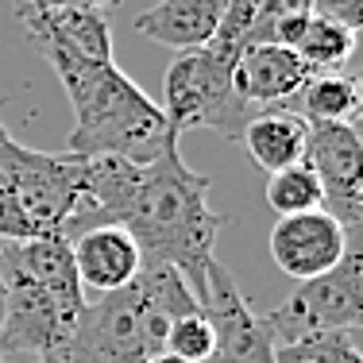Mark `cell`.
Wrapping results in <instances>:
<instances>
[{
	"instance_id": "1",
	"label": "cell",
	"mask_w": 363,
	"mask_h": 363,
	"mask_svg": "<svg viewBox=\"0 0 363 363\" xmlns=\"http://www.w3.org/2000/svg\"><path fill=\"white\" fill-rule=\"evenodd\" d=\"M28 43L50 62L66 97L74 105V155H120L132 162H151L162 147L178 143L167 116L116 62L85 58L70 50L43 23L39 8H20Z\"/></svg>"
},
{
	"instance_id": "2",
	"label": "cell",
	"mask_w": 363,
	"mask_h": 363,
	"mask_svg": "<svg viewBox=\"0 0 363 363\" xmlns=\"http://www.w3.org/2000/svg\"><path fill=\"white\" fill-rule=\"evenodd\" d=\"M116 228L135 240L143 267L178 271L201 306L205 271L213 263L224 217L209 209V178L186 167L178 143L162 147L151 162H143L140 189Z\"/></svg>"
},
{
	"instance_id": "3",
	"label": "cell",
	"mask_w": 363,
	"mask_h": 363,
	"mask_svg": "<svg viewBox=\"0 0 363 363\" xmlns=\"http://www.w3.org/2000/svg\"><path fill=\"white\" fill-rule=\"evenodd\" d=\"M189 313H201V306L186 279L170 267H143L124 290L85 301L74 336L55 356L62 363H143L162 352L167 328Z\"/></svg>"
},
{
	"instance_id": "4",
	"label": "cell",
	"mask_w": 363,
	"mask_h": 363,
	"mask_svg": "<svg viewBox=\"0 0 363 363\" xmlns=\"http://www.w3.org/2000/svg\"><path fill=\"white\" fill-rule=\"evenodd\" d=\"M232 66H236V55L217 43H205L197 50H178V58L167 70V82H162L159 105L174 140L186 128H213L224 140H240V128L247 124L255 108L236 97Z\"/></svg>"
},
{
	"instance_id": "5",
	"label": "cell",
	"mask_w": 363,
	"mask_h": 363,
	"mask_svg": "<svg viewBox=\"0 0 363 363\" xmlns=\"http://www.w3.org/2000/svg\"><path fill=\"white\" fill-rule=\"evenodd\" d=\"M4 274V313H0V359L4 363H43L66 348L85 313V294H62L31 279L23 267L0 252Z\"/></svg>"
},
{
	"instance_id": "6",
	"label": "cell",
	"mask_w": 363,
	"mask_h": 363,
	"mask_svg": "<svg viewBox=\"0 0 363 363\" xmlns=\"http://www.w3.org/2000/svg\"><path fill=\"white\" fill-rule=\"evenodd\" d=\"M85 155L74 151H35L12 140L4 124H0V178L20 201V209L31 217L39 236H55L66 228L77 197L85 186Z\"/></svg>"
},
{
	"instance_id": "7",
	"label": "cell",
	"mask_w": 363,
	"mask_h": 363,
	"mask_svg": "<svg viewBox=\"0 0 363 363\" xmlns=\"http://www.w3.org/2000/svg\"><path fill=\"white\" fill-rule=\"evenodd\" d=\"M363 321V252L359 236L348 240V252L333 271L306 279L294 286L286 301L263 317L267 333L274 344H290L313 333H333V328H359Z\"/></svg>"
},
{
	"instance_id": "8",
	"label": "cell",
	"mask_w": 363,
	"mask_h": 363,
	"mask_svg": "<svg viewBox=\"0 0 363 363\" xmlns=\"http://www.w3.org/2000/svg\"><path fill=\"white\" fill-rule=\"evenodd\" d=\"M306 167L321 182L328 217L340 220L348 236L363 224V140L356 124H309Z\"/></svg>"
},
{
	"instance_id": "9",
	"label": "cell",
	"mask_w": 363,
	"mask_h": 363,
	"mask_svg": "<svg viewBox=\"0 0 363 363\" xmlns=\"http://www.w3.org/2000/svg\"><path fill=\"white\" fill-rule=\"evenodd\" d=\"M201 313L213 328V352L205 363H274V340L263 317L240 294L232 271L217 259L205 271Z\"/></svg>"
},
{
	"instance_id": "10",
	"label": "cell",
	"mask_w": 363,
	"mask_h": 363,
	"mask_svg": "<svg viewBox=\"0 0 363 363\" xmlns=\"http://www.w3.org/2000/svg\"><path fill=\"white\" fill-rule=\"evenodd\" d=\"M348 232L340 228V220L328 217L325 209L317 213H298V217H279L271 228V259L279 263L282 274L306 282L317 274L333 271L340 263V255L348 252Z\"/></svg>"
},
{
	"instance_id": "11",
	"label": "cell",
	"mask_w": 363,
	"mask_h": 363,
	"mask_svg": "<svg viewBox=\"0 0 363 363\" xmlns=\"http://www.w3.org/2000/svg\"><path fill=\"white\" fill-rule=\"evenodd\" d=\"M309 74L313 70L290 47H279V43H247L236 55V66H232V89L252 108L290 105L298 97V89L309 82Z\"/></svg>"
},
{
	"instance_id": "12",
	"label": "cell",
	"mask_w": 363,
	"mask_h": 363,
	"mask_svg": "<svg viewBox=\"0 0 363 363\" xmlns=\"http://www.w3.org/2000/svg\"><path fill=\"white\" fill-rule=\"evenodd\" d=\"M70 255H74V271L82 290L89 294H116L124 290L135 274L143 271V259L135 240L128 236L116 224H105V228H89L82 236L70 240Z\"/></svg>"
},
{
	"instance_id": "13",
	"label": "cell",
	"mask_w": 363,
	"mask_h": 363,
	"mask_svg": "<svg viewBox=\"0 0 363 363\" xmlns=\"http://www.w3.org/2000/svg\"><path fill=\"white\" fill-rule=\"evenodd\" d=\"M228 0H159L132 20L135 35H147L151 43L174 50H197L213 43Z\"/></svg>"
},
{
	"instance_id": "14",
	"label": "cell",
	"mask_w": 363,
	"mask_h": 363,
	"mask_svg": "<svg viewBox=\"0 0 363 363\" xmlns=\"http://www.w3.org/2000/svg\"><path fill=\"white\" fill-rule=\"evenodd\" d=\"M306 140H309L306 120L282 105H271V108H255L247 116V124L240 128L236 143H244L247 155H252L259 167L267 174H274V170L306 162Z\"/></svg>"
},
{
	"instance_id": "15",
	"label": "cell",
	"mask_w": 363,
	"mask_h": 363,
	"mask_svg": "<svg viewBox=\"0 0 363 363\" xmlns=\"http://www.w3.org/2000/svg\"><path fill=\"white\" fill-rule=\"evenodd\" d=\"M282 108L298 112L306 124H356L359 85H356V77H348L344 70L309 74V82L298 89V97Z\"/></svg>"
},
{
	"instance_id": "16",
	"label": "cell",
	"mask_w": 363,
	"mask_h": 363,
	"mask_svg": "<svg viewBox=\"0 0 363 363\" xmlns=\"http://www.w3.org/2000/svg\"><path fill=\"white\" fill-rule=\"evenodd\" d=\"M290 50L313 74L344 70V62H348L352 50H356V31L336 23V20H328V16L309 12L306 23H301V31H298V39L290 43Z\"/></svg>"
},
{
	"instance_id": "17",
	"label": "cell",
	"mask_w": 363,
	"mask_h": 363,
	"mask_svg": "<svg viewBox=\"0 0 363 363\" xmlns=\"http://www.w3.org/2000/svg\"><path fill=\"white\" fill-rule=\"evenodd\" d=\"M43 23L55 31L70 50L85 58L112 62V31L101 12H77V8H39Z\"/></svg>"
},
{
	"instance_id": "18",
	"label": "cell",
	"mask_w": 363,
	"mask_h": 363,
	"mask_svg": "<svg viewBox=\"0 0 363 363\" xmlns=\"http://www.w3.org/2000/svg\"><path fill=\"white\" fill-rule=\"evenodd\" d=\"M267 205H271L279 217L317 213V209H325L321 182H317V174L306 167V162L286 167V170H274V174H267Z\"/></svg>"
},
{
	"instance_id": "19",
	"label": "cell",
	"mask_w": 363,
	"mask_h": 363,
	"mask_svg": "<svg viewBox=\"0 0 363 363\" xmlns=\"http://www.w3.org/2000/svg\"><path fill=\"white\" fill-rule=\"evenodd\" d=\"M274 363H363L356 328L313 333L290 344H274Z\"/></svg>"
},
{
	"instance_id": "20",
	"label": "cell",
	"mask_w": 363,
	"mask_h": 363,
	"mask_svg": "<svg viewBox=\"0 0 363 363\" xmlns=\"http://www.w3.org/2000/svg\"><path fill=\"white\" fill-rule=\"evenodd\" d=\"M167 352L189 359V363H205L213 352V328L205 321V313H189V317H178L174 325L167 328Z\"/></svg>"
},
{
	"instance_id": "21",
	"label": "cell",
	"mask_w": 363,
	"mask_h": 363,
	"mask_svg": "<svg viewBox=\"0 0 363 363\" xmlns=\"http://www.w3.org/2000/svg\"><path fill=\"white\" fill-rule=\"evenodd\" d=\"M306 12H313V0H259L252 31H247V43H267L271 31H274V23L290 20V16H306Z\"/></svg>"
},
{
	"instance_id": "22",
	"label": "cell",
	"mask_w": 363,
	"mask_h": 363,
	"mask_svg": "<svg viewBox=\"0 0 363 363\" xmlns=\"http://www.w3.org/2000/svg\"><path fill=\"white\" fill-rule=\"evenodd\" d=\"M255 4H259V0H228L224 20H220L213 43L224 47V50H232V55H240L244 43H247V31H252V20H255Z\"/></svg>"
},
{
	"instance_id": "23",
	"label": "cell",
	"mask_w": 363,
	"mask_h": 363,
	"mask_svg": "<svg viewBox=\"0 0 363 363\" xmlns=\"http://www.w3.org/2000/svg\"><path fill=\"white\" fill-rule=\"evenodd\" d=\"M0 240L8 244H23V240H39V228L31 224V217L20 209V201L12 197V189L0 178Z\"/></svg>"
},
{
	"instance_id": "24",
	"label": "cell",
	"mask_w": 363,
	"mask_h": 363,
	"mask_svg": "<svg viewBox=\"0 0 363 363\" xmlns=\"http://www.w3.org/2000/svg\"><path fill=\"white\" fill-rule=\"evenodd\" d=\"M313 12L356 31L363 23V0H313Z\"/></svg>"
},
{
	"instance_id": "25",
	"label": "cell",
	"mask_w": 363,
	"mask_h": 363,
	"mask_svg": "<svg viewBox=\"0 0 363 363\" xmlns=\"http://www.w3.org/2000/svg\"><path fill=\"white\" fill-rule=\"evenodd\" d=\"M116 4L120 0H43V8H77V12H105Z\"/></svg>"
},
{
	"instance_id": "26",
	"label": "cell",
	"mask_w": 363,
	"mask_h": 363,
	"mask_svg": "<svg viewBox=\"0 0 363 363\" xmlns=\"http://www.w3.org/2000/svg\"><path fill=\"white\" fill-rule=\"evenodd\" d=\"M143 363H189V359H182V356H174V352L162 348V352H155V356H147Z\"/></svg>"
},
{
	"instance_id": "27",
	"label": "cell",
	"mask_w": 363,
	"mask_h": 363,
	"mask_svg": "<svg viewBox=\"0 0 363 363\" xmlns=\"http://www.w3.org/2000/svg\"><path fill=\"white\" fill-rule=\"evenodd\" d=\"M20 8H43V0H20Z\"/></svg>"
},
{
	"instance_id": "28",
	"label": "cell",
	"mask_w": 363,
	"mask_h": 363,
	"mask_svg": "<svg viewBox=\"0 0 363 363\" xmlns=\"http://www.w3.org/2000/svg\"><path fill=\"white\" fill-rule=\"evenodd\" d=\"M0 313H4V274H0Z\"/></svg>"
},
{
	"instance_id": "29",
	"label": "cell",
	"mask_w": 363,
	"mask_h": 363,
	"mask_svg": "<svg viewBox=\"0 0 363 363\" xmlns=\"http://www.w3.org/2000/svg\"><path fill=\"white\" fill-rule=\"evenodd\" d=\"M4 101H8V97H0V108H4Z\"/></svg>"
},
{
	"instance_id": "30",
	"label": "cell",
	"mask_w": 363,
	"mask_h": 363,
	"mask_svg": "<svg viewBox=\"0 0 363 363\" xmlns=\"http://www.w3.org/2000/svg\"><path fill=\"white\" fill-rule=\"evenodd\" d=\"M0 363H4V359H0Z\"/></svg>"
}]
</instances>
